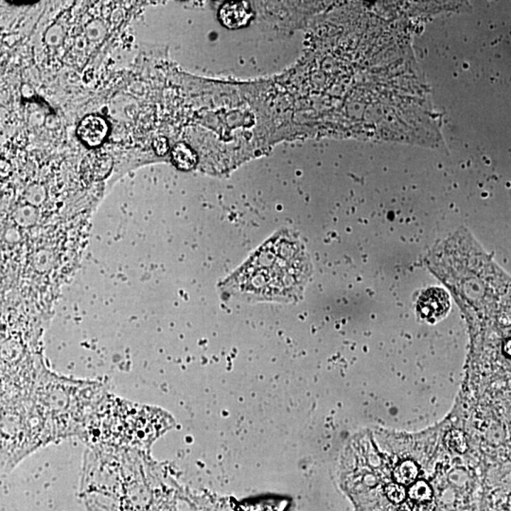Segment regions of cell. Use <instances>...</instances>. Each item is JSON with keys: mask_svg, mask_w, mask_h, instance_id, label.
Segmentation results:
<instances>
[{"mask_svg": "<svg viewBox=\"0 0 511 511\" xmlns=\"http://www.w3.org/2000/svg\"><path fill=\"white\" fill-rule=\"evenodd\" d=\"M417 312L424 319L434 322L444 317L450 309V300L444 290H426L417 301Z\"/></svg>", "mask_w": 511, "mask_h": 511, "instance_id": "7a4b0ae2", "label": "cell"}, {"mask_svg": "<svg viewBox=\"0 0 511 511\" xmlns=\"http://www.w3.org/2000/svg\"><path fill=\"white\" fill-rule=\"evenodd\" d=\"M445 443L449 449L457 453L463 454L467 451V439L463 432L459 430H451L445 436Z\"/></svg>", "mask_w": 511, "mask_h": 511, "instance_id": "9c48e42d", "label": "cell"}, {"mask_svg": "<svg viewBox=\"0 0 511 511\" xmlns=\"http://www.w3.org/2000/svg\"><path fill=\"white\" fill-rule=\"evenodd\" d=\"M172 158L175 166L182 170L193 169L197 164V155L186 143H177L172 148Z\"/></svg>", "mask_w": 511, "mask_h": 511, "instance_id": "8992f818", "label": "cell"}, {"mask_svg": "<svg viewBox=\"0 0 511 511\" xmlns=\"http://www.w3.org/2000/svg\"><path fill=\"white\" fill-rule=\"evenodd\" d=\"M311 274L302 244L281 232L261 246L224 282L230 294L247 300L288 301L300 297Z\"/></svg>", "mask_w": 511, "mask_h": 511, "instance_id": "6da1fadb", "label": "cell"}, {"mask_svg": "<svg viewBox=\"0 0 511 511\" xmlns=\"http://www.w3.org/2000/svg\"><path fill=\"white\" fill-rule=\"evenodd\" d=\"M112 167V159L107 155L92 153L88 155L82 165V172L90 179H102L109 173Z\"/></svg>", "mask_w": 511, "mask_h": 511, "instance_id": "5b68a950", "label": "cell"}, {"mask_svg": "<svg viewBox=\"0 0 511 511\" xmlns=\"http://www.w3.org/2000/svg\"><path fill=\"white\" fill-rule=\"evenodd\" d=\"M408 495L413 501L424 504L433 498V490L427 482L419 480L409 488Z\"/></svg>", "mask_w": 511, "mask_h": 511, "instance_id": "ba28073f", "label": "cell"}, {"mask_svg": "<svg viewBox=\"0 0 511 511\" xmlns=\"http://www.w3.org/2000/svg\"><path fill=\"white\" fill-rule=\"evenodd\" d=\"M253 16L250 6L244 2H229L221 6L219 18L229 28H243L248 24Z\"/></svg>", "mask_w": 511, "mask_h": 511, "instance_id": "277c9868", "label": "cell"}, {"mask_svg": "<svg viewBox=\"0 0 511 511\" xmlns=\"http://www.w3.org/2000/svg\"><path fill=\"white\" fill-rule=\"evenodd\" d=\"M386 496L394 504H400L405 501L406 498V490L405 485L397 484V483H390L385 488Z\"/></svg>", "mask_w": 511, "mask_h": 511, "instance_id": "30bf717a", "label": "cell"}, {"mask_svg": "<svg viewBox=\"0 0 511 511\" xmlns=\"http://www.w3.org/2000/svg\"><path fill=\"white\" fill-rule=\"evenodd\" d=\"M153 149L159 155H165L169 150V143L165 138H158L153 141Z\"/></svg>", "mask_w": 511, "mask_h": 511, "instance_id": "8fae6325", "label": "cell"}, {"mask_svg": "<svg viewBox=\"0 0 511 511\" xmlns=\"http://www.w3.org/2000/svg\"><path fill=\"white\" fill-rule=\"evenodd\" d=\"M417 476H419V467L412 460H405L400 463L393 471L395 481L402 485L414 484Z\"/></svg>", "mask_w": 511, "mask_h": 511, "instance_id": "52a82bcc", "label": "cell"}, {"mask_svg": "<svg viewBox=\"0 0 511 511\" xmlns=\"http://www.w3.org/2000/svg\"><path fill=\"white\" fill-rule=\"evenodd\" d=\"M109 127L104 119L99 116L89 115L82 119L77 132L84 144L89 147H97L104 142Z\"/></svg>", "mask_w": 511, "mask_h": 511, "instance_id": "3957f363", "label": "cell"}]
</instances>
